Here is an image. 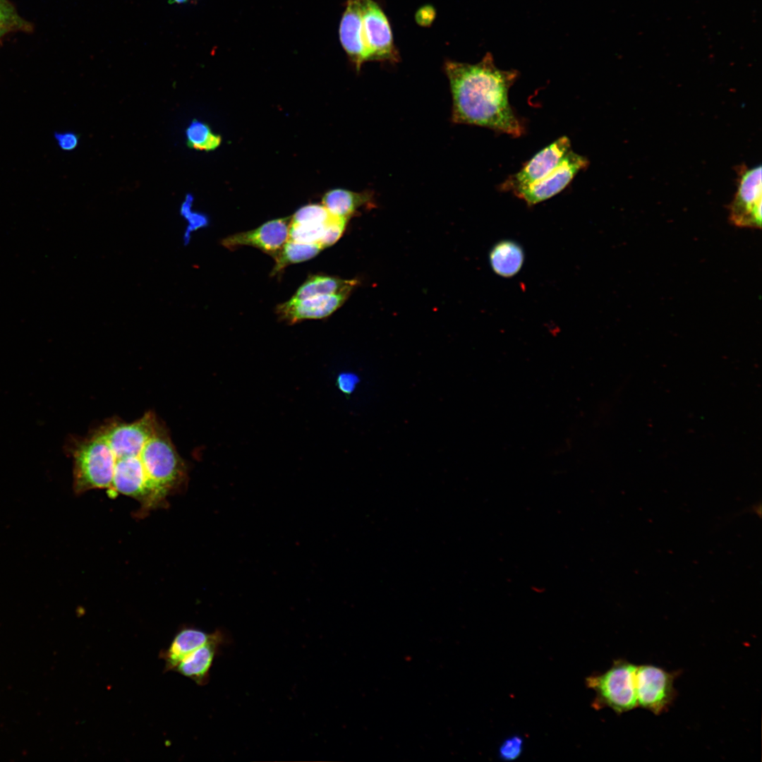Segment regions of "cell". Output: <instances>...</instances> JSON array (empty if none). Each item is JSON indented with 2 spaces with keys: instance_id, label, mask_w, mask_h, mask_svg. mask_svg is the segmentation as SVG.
<instances>
[{
  "instance_id": "6da1fadb",
  "label": "cell",
  "mask_w": 762,
  "mask_h": 762,
  "mask_svg": "<svg viewBox=\"0 0 762 762\" xmlns=\"http://www.w3.org/2000/svg\"><path fill=\"white\" fill-rule=\"evenodd\" d=\"M73 490H107L140 502L142 514L157 508L187 480L186 464L169 430L153 411L132 422L111 418L83 437L69 436Z\"/></svg>"
},
{
  "instance_id": "7a4b0ae2",
  "label": "cell",
  "mask_w": 762,
  "mask_h": 762,
  "mask_svg": "<svg viewBox=\"0 0 762 762\" xmlns=\"http://www.w3.org/2000/svg\"><path fill=\"white\" fill-rule=\"evenodd\" d=\"M445 72L452 97L454 123L485 127L513 137L524 128L509 102V90L519 76L502 70L488 52L477 64L447 61Z\"/></svg>"
},
{
  "instance_id": "3957f363",
  "label": "cell",
  "mask_w": 762,
  "mask_h": 762,
  "mask_svg": "<svg viewBox=\"0 0 762 762\" xmlns=\"http://www.w3.org/2000/svg\"><path fill=\"white\" fill-rule=\"evenodd\" d=\"M637 665L622 658L613 661L603 673L586 678L588 689L595 691L592 707L595 710L610 708L617 715L638 707L635 675Z\"/></svg>"
},
{
  "instance_id": "277c9868",
  "label": "cell",
  "mask_w": 762,
  "mask_h": 762,
  "mask_svg": "<svg viewBox=\"0 0 762 762\" xmlns=\"http://www.w3.org/2000/svg\"><path fill=\"white\" fill-rule=\"evenodd\" d=\"M679 673L651 664L637 665L635 684L638 706L655 715L667 710L677 696L674 682Z\"/></svg>"
},
{
  "instance_id": "5b68a950",
  "label": "cell",
  "mask_w": 762,
  "mask_h": 762,
  "mask_svg": "<svg viewBox=\"0 0 762 762\" xmlns=\"http://www.w3.org/2000/svg\"><path fill=\"white\" fill-rule=\"evenodd\" d=\"M762 184L761 165L738 171L737 188L729 207V219L736 226L761 227Z\"/></svg>"
},
{
  "instance_id": "8992f818",
  "label": "cell",
  "mask_w": 762,
  "mask_h": 762,
  "mask_svg": "<svg viewBox=\"0 0 762 762\" xmlns=\"http://www.w3.org/2000/svg\"><path fill=\"white\" fill-rule=\"evenodd\" d=\"M362 38L368 61L394 60L397 52L389 22L373 0H360Z\"/></svg>"
},
{
  "instance_id": "52a82bcc",
  "label": "cell",
  "mask_w": 762,
  "mask_h": 762,
  "mask_svg": "<svg viewBox=\"0 0 762 762\" xmlns=\"http://www.w3.org/2000/svg\"><path fill=\"white\" fill-rule=\"evenodd\" d=\"M588 165L586 157L571 150L550 174L514 194L528 205L538 204L563 190Z\"/></svg>"
},
{
  "instance_id": "ba28073f",
  "label": "cell",
  "mask_w": 762,
  "mask_h": 762,
  "mask_svg": "<svg viewBox=\"0 0 762 762\" xmlns=\"http://www.w3.org/2000/svg\"><path fill=\"white\" fill-rule=\"evenodd\" d=\"M571 150L568 137L557 139L536 153L517 173L509 176L501 184V190L514 193L541 179L555 169Z\"/></svg>"
},
{
  "instance_id": "9c48e42d",
  "label": "cell",
  "mask_w": 762,
  "mask_h": 762,
  "mask_svg": "<svg viewBox=\"0 0 762 762\" xmlns=\"http://www.w3.org/2000/svg\"><path fill=\"white\" fill-rule=\"evenodd\" d=\"M291 217L269 221L255 229L236 233L222 241L229 250L250 246L274 258L289 239Z\"/></svg>"
},
{
  "instance_id": "30bf717a",
  "label": "cell",
  "mask_w": 762,
  "mask_h": 762,
  "mask_svg": "<svg viewBox=\"0 0 762 762\" xmlns=\"http://www.w3.org/2000/svg\"><path fill=\"white\" fill-rule=\"evenodd\" d=\"M349 294H338L318 296L303 299L291 298L277 306L279 318L288 324L306 319L326 318L338 309Z\"/></svg>"
},
{
  "instance_id": "8fae6325",
  "label": "cell",
  "mask_w": 762,
  "mask_h": 762,
  "mask_svg": "<svg viewBox=\"0 0 762 762\" xmlns=\"http://www.w3.org/2000/svg\"><path fill=\"white\" fill-rule=\"evenodd\" d=\"M226 636L217 629L212 633L211 638L202 646L183 658L174 671L188 677L198 685L204 686L209 682L210 671L220 647L226 642Z\"/></svg>"
},
{
  "instance_id": "7c38bea8",
  "label": "cell",
  "mask_w": 762,
  "mask_h": 762,
  "mask_svg": "<svg viewBox=\"0 0 762 762\" xmlns=\"http://www.w3.org/2000/svg\"><path fill=\"white\" fill-rule=\"evenodd\" d=\"M360 0H347L339 25L341 44L357 70L368 61L362 38Z\"/></svg>"
},
{
  "instance_id": "4fadbf2b",
  "label": "cell",
  "mask_w": 762,
  "mask_h": 762,
  "mask_svg": "<svg viewBox=\"0 0 762 762\" xmlns=\"http://www.w3.org/2000/svg\"><path fill=\"white\" fill-rule=\"evenodd\" d=\"M212 634L195 627L185 626L175 634L169 646L159 653L164 672L174 671L178 664L193 651L205 644Z\"/></svg>"
},
{
  "instance_id": "5bb4252c",
  "label": "cell",
  "mask_w": 762,
  "mask_h": 762,
  "mask_svg": "<svg viewBox=\"0 0 762 762\" xmlns=\"http://www.w3.org/2000/svg\"><path fill=\"white\" fill-rule=\"evenodd\" d=\"M489 261L495 274L502 277H512L523 266L524 251L521 246L513 240H501L491 248Z\"/></svg>"
},
{
  "instance_id": "9a60e30c",
  "label": "cell",
  "mask_w": 762,
  "mask_h": 762,
  "mask_svg": "<svg viewBox=\"0 0 762 762\" xmlns=\"http://www.w3.org/2000/svg\"><path fill=\"white\" fill-rule=\"evenodd\" d=\"M370 192L357 193L337 188L327 192L322 205L332 215L349 219L358 209L373 203Z\"/></svg>"
},
{
  "instance_id": "2e32d148",
  "label": "cell",
  "mask_w": 762,
  "mask_h": 762,
  "mask_svg": "<svg viewBox=\"0 0 762 762\" xmlns=\"http://www.w3.org/2000/svg\"><path fill=\"white\" fill-rule=\"evenodd\" d=\"M357 282L354 279L346 280L334 277L313 275L308 277L298 289L292 298L303 299L338 294H349Z\"/></svg>"
},
{
  "instance_id": "e0dca14e",
  "label": "cell",
  "mask_w": 762,
  "mask_h": 762,
  "mask_svg": "<svg viewBox=\"0 0 762 762\" xmlns=\"http://www.w3.org/2000/svg\"><path fill=\"white\" fill-rule=\"evenodd\" d=\"M323 248L318 243H303L289 240L274 258L275 265L272 272L274 275L286 267L310 260L316 256Z\"/></svg>"
},
{
  "instance_id": "ac0fdd59",
  "label": "cell",
  "mask_w": 762,
  "mask_h": 762,
  "mask_svg": "<svg viewBox=\"0 0 762 762\" xmlns=\"http://www.w3.org/2000/svg\"><path fill=\"white\" fill-rule=\"evenodd\" d=\"M187 145L198 150L212 151L217 148L222 138L212 132L205 123L194 119L186 131Z\"/></svg>"
},
{
  "instance_id": "d6986e66",
  "label": "cell",
  "mask_w": 762,
  "mask_h": 762,
  "mask_svg": "<svg viewBox=\"0 0 762 762\" xmlns=\"http://www.w3.org/2000/svg\"><path fill=\"white\" fill-rule=\"evenodd\" d=\"M29 23L18 13L9 0H0V35L18 30H29Z\"/></svg>"
},
{
  "instance_id": "ffe728a7",
  "label": "cell",
  "mask_w": 762,
  "mask_h": 762,
  "mask_svg": "<svg viewBox=\"0 0 762 762\" xmlns=\"http://www.w3.org/2000/svg\"><path fill=\"white\" fill-rule=\"evenodd\" d=\"M193 202V195L188 193L180 207L181 215L187 221V226L183 236L185 246L189 243L192 232L208 224V218L206 215L192 210Z\"/></svg>"
},
{
  "instance_id": "44dd1931",
  "label": "cell",
  "mask_w": 762,
  "mask_h": 762,
  "mask_svg": "<svg viewBox=\"0 0 762 762\" xmlns=\"http://www.w3.org/2000/svg\"><path fill=\"white\" fill-rule=\"evenodd\" d=\"M331 216L322 205L310 204L298 210L291 217L290 222L299 224H323L329 220Z\"/></svg>"
},
{
  "instance_id": "7402d4cb",
  "label": "cell",
  "mask_w": 762,
  "mask_h": 762,
  "mask_svg": "<svg viewBox=\"0 0 762 762\" xmlns=\"http://www.w3.org/2000/svg\"><path fill=\"white\" fill-rule=\"evenodd\" d=\"M524 739L518 734L512 735L502 741L498 748V757L503 761H513L519 758L524 751Z\"/></svg>"
},
{
  "instance_id": "603a6c76",
  "label": "cell",
  "mask_w": 762,
  "mask_h": 762,
  "mask_svg": "<svg viewBox=\"0 0 762 762\" xmlns=\"http://www.w3.org/2000/svg\"><path fill=\"white\" fill-rule=\"evenodd\" d=\"M348 219L332 214L320 245L325 248L335 243L343 234Z\"/></svg>"
},
{
  "instance_id": "cb8c5ba5",
  "label": "cell",
  "mask_w": 762,
  "mask_h": 762,
  "mask_svg": "<svg viewBox=\"0 0 762 762\" xmlns=\"http://www.w3.org/2000/svg\"><path fill=\"white\" fill-rule=\"evenodd\" d=\"M54 138L58 145L64 151H71L78 145L79 137L73 132H55Z\"/></svg>"
},
{
  "instance_id": "d4e9b609",
  "label": "cell",
  "mask_w": 762,
  "mask_h": 762,
  "mask_svg": "<svg viewBox=\"0 0 762 762\" xmlns=\"http://www.w3.org/2000/svg\"><path fill=\"white\" fill-rule=\"evenodd\" d=\"M189 1H191V0H169V4H186V3H188Z\"/></svg>"
},
{
  "instance_id": "484cf974",
  "label": "cell",
  "mask_w": 762,
  "mask_h": 762,
  "mask_svg": "<svg viewBox=\"0 0 762 762\" xmlns=\"http://www.w3.org/2000/svg\"><path fill=\"white\" fill-rule=\"evenodd\" d=\"M1 37H2V36L0 35V40H1Z\"/></svg>"
}]
</instances>
